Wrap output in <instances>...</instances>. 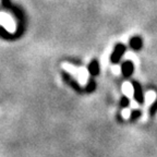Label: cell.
<instances>
[{"mask_svg":"<svg viewBox=\"0 0 157 157\" xmlns=\"http://www.w3.org/2000/svg\"><path fill=\"white\" fill-rule=\"evenodd\" d=\"M133 71H134V66L130 60H127L121 64V72L124 78H130L133 74Z\"/></svg>","mask_w":157,"mask_h":157,"instance_id":"cell-4","label":"cell"},{"mask_svg":"<svg viewBox=\"0 0 157 157\" xmlns=\"http://www.w3.org/2000/svg\"><path fill=\"white\" fill-rule=\"evenodd\" d=\"M141 117H142V111L135 109V110H132V113H131L130 121H136L137 119H140Z\"/></svg>","mask_w":157,"mask_h":157,"instance_id":"cell-8","label":"cell"},{"mask_svg":"<svg viewBox=\"0 0 157 157\" xmlns=\"http://www.w3.org/2000/svg\"><path fill=\"white\" fill-rule=\"evenodd\" d=\"M133 85V91H134V99L136 101V103L141 104L142 105L144 103V96H143V91H142V86L140 83L137 82H132Z\"/></svg>","mask_w":157,"mask_h":157,"instance_id":"cell-3","label":"cell"},{"mask_svg":"<svg viewBox=\"0 0 157 157\" xmlns=\"http://www.w3.org/2000/svg\"><path fill=\"white\" fill-rule=\"evenodd\" d=\"M62 78H63V81L66 82L68 85H70V87L74 88L76 92H82L83 90H82L81 85L76 82V80L73 78V76L71 75V74L67 73V72H62Z\"/></svg>","mask_w":157,"mask_h":157,"instance_id":"cell-2","label":"cell"},{"mask_svg":"<svg viewBox=\"0 0 157 157\" xmlns=\"http://www.w3.org/2000/svg\"><path fill=\"white\" fill-rule=\"evenodd\" d=\"M148 111H150L151 117H154V116L157 113V98H156V101L152 104V106L150 107V110H148Z\"/></svg>","mask_w":157,"mask_h":157,"instance_id":"cell-10","label":"cell"},{"mask_svg":"<svg viewBox=\"0 0 157 157\" xmlns=\"http://www.w3.org/2000/svg\"><path fill=\"white\" fill-rule=\"evenodd\" d=\"M117 119H118V121H119V122H122V121H123V118L120 116V113H118V115H117Z\"/></svg>","mask_w":157,"mask_h":157,"instance_id":"cell-11","label":"cell"},{"mask_svg":"<svg viewBox=\"0 0 157 157\" xmlns=\"http://www.w3.org/2000/svg\"><path fill=\"white\" fill-rule=\"evenodd\" d=\"M99 62L96 60V59H93L90 64H88V72L92 76H96L99 74Z\"/></svg>","mask_w":157,"mask_h":157,"instance_id":"cell-5","label":"cell"},{"mask_svg":"<svg viewBox=\"0 0 157 157\" xmlns=\"http://www.w3.org/2000/svg\"><path fill=\"white\" fill-rule=\"evenodd\" d=\"M130 105V101H129V98L125 97V96H122V98L120 99V108H128Z\"/></svg>","mask_w":157,"mask_h":157,"instance_id":"cell-9","label":"cell"},{"mask_svg":"<svg viewBox=\"0 0 157 157\" xmlns=\"http://www.w3.org/2000/svg\"><path fill=\"white\" fill-rule=\"evenodd\" d=\"M130 47L133 50H140L143 47V40L140 36H133L130 39Z\"/></svg>","mask_w":157,"mask_h":157,"instance_id":"cell-6","label":"cell"},{"mask_svg":"<svg viewBox=\"0 0 157 157\" xmlns=\"http://www.w3.org/2000/svg\"><path fill=\"white\" fill-rule=\"evenodd\" d=\"M95 90H96V83L93 78H91V80L88 81L87 85H86V87H85V92L86 93H93Z\"/></svg>","mask_w":157,"mask_h":157,"instance_id":"cell-7","label":"cell"},{"mask_svg":"<svg viewBox=\"0 0 157 157\" xmlns=\"http://www.w3.org/2000/svg\"><path fill=\"white\" fill-rule=\"evenodd\" d=\"M125 52V46L123 44H120V43H118L117 45L115 46L113 48V52L110 55V62L113 64L118 63V62L120 61L121 57L124 55Z\"/></svg>","mask_w":157,"mask_h":157,"instance_id":"cell-1","label":"cell"}]
</instances>
